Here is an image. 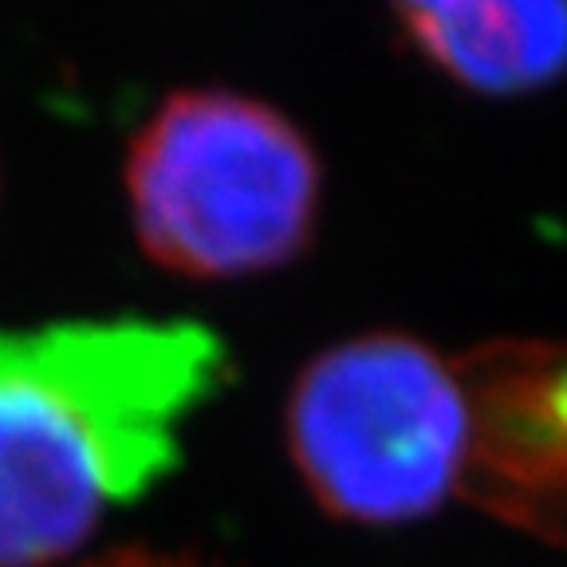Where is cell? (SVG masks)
I'll return each mask as SVG.
<instances>
[{
  "mask_svg": "<svg viewBox=\"0 0 567 567\" xmlns=\"http://www.w3.org/2000/svg\"><path fill=\"white\" fill-rule=\"evenodd\" d=\"M225 374L229 347L194 319L0 328V567L71 556L174 473L177 425Z\"/></svg>",
  "mask_w": 567,
  "mask_h": 567,
  "instance_id": "obj_1",
  "label": "cell"
},
{
  "mask_svg": "<svg viewBox=\"0 0 567 567\" xmlns=\"http://www.w3.org/2000/svg\"><path fill=\"white\" fill-rule=\"evenodd\" d=\"M319 158L292 118L237 91H174L126 151L134 237L194 280L268 272L308 248Z\"/></svg>",
  "mask_w": 567,
  "mask_h": 567,
  "instance_id": "obj_2",
  "label": "cell"
},
{
  "mask_svg": "<svg viewBox=\"0 0 567 567\" xmlns=\"http://www.w3.org/2000/svg\"><path fill=\"white\" fill-rule=\"evenodd\" d=\"M288 453L323 513L406 524L457 493L470 414L453 359L399 331L316 354L288 394Z\"/></svg>",
  "mask_w": 567,
  "mask_h": 567,
  "instance_id": "obj_3",
  "label": "cell"
},
{
  "mask_svg": "<svg viewBox=\"0 0 567 567\" xmlns=\"http://www.w3.org/2000/svg\"><path fill=\"white\" fill-rule=\"evenodd\" d=\"M453 371L470 414L457 496L567 548V339H493Z\"/></svg>",
  "mask_w": 567,
  "mask_h": 567,
  "instance_id": "obj_4",
  "label": "cell"
},
{
  "mask_svg": "<svg viewBox=\"0 0 567 567\" xmlns=\"http://www.w3.org/2000/svg\"><path fill=\"white\" fill-rule=\"evenodd\" d=\"M394 17L417 55L481 95H524L567 71V4H399Z\"/></svg>",
  "mask_w": 567,
  "mask_h": 567,
  "instance_id": "obj_5",
  "label": "cell"
},
{
  "mask_svg": "<svg viewBox=\"0 0 567 567\" xmlns=\"http://www.w3.org/2000/svg\"><path fill=\"white\" fill-rule=\"evenodd\" d=\"M87 567H197V564L174 556H154V551H115V556H106Z\"/></svg>",
  "mask_w": 567,
  "mask_h": 567,
  "instance_id": "obj_6",
  "label": "cell"
}]
</instances>
